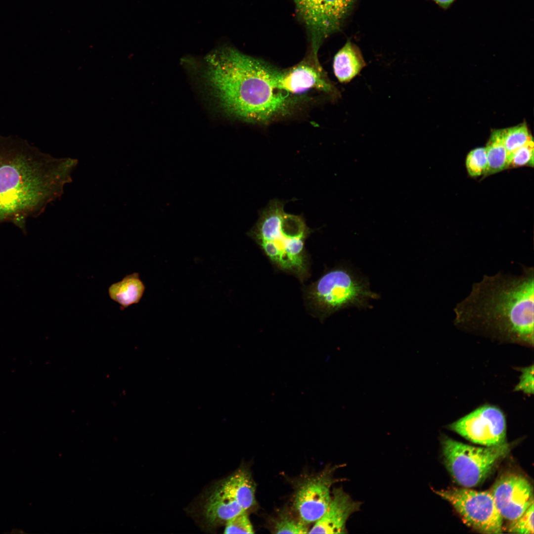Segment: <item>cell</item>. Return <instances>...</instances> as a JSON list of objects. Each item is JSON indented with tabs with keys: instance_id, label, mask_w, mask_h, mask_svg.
<instances>
[{
	"instance_id": "ffe728a7",
	"label": "cell",
	"mask_w": 534,
	"mask_h": 534,
	"mask_svg": "<svg viewBox=\"0 0 534 534\" xmlns=\"http://www.w3.org/2000/svg\"><path fill=\"white\" fill-rule=\"evenodd\" d=\"M465 165L468 174L472 177L484 175L487 167V157L485 147H477L467 154Z\"/></svg>"
},
{
	"instance_id": "8fae6325",
	"label": "cell",
	"mask_w": 534,
	"mask_h": 534,
	"mask_svg": "<svg viewBox=\"0 0 534 534\" xmlns=\"http://www.w3.org/2000/svg\"><path fill=\"white\" fill-rule=\"evenodd\" d=\"M277 80L278 89L293 96L311 89L327 93L332 92L334 89L320 65L317 55L311 51L296 65L279 70Z\"/></svg>"
},
{
	"instance_id": "2e32d148",
	"label": "cell",
	"mask_w": 534,
	"mask_h": 534,
	"mask_svg": "<svg viewBox=\"0 0 534 534\" xmlns=\"http://www.w3.org/2000/svg\"><path fill=\"white\" fill-rule=\"evenodd\" d=\"M145 289V285L140 279L139 273L134 272L111 284L108 292L109 298L118 303L123 311L132 305L138 304Z\"/></svg>"
},
{
	"instance_id": "9c48e42d",
	"label": "cell",
	"mask_w": 534,
	"mask_h": 534,
	"mask_svg": "<svg viewBox=\"0 0 534 534\" xmlns=\"http://www.w3.org/2000/svg\"><path fill=\"white\" fill-rule=\"evenodd\" d=\"M340 466L328 467L299 484L294 496V506L299 519L304 523L308 525L315 523L326 510L331 498V487L340 481L334 477L335 471Z\"/></svg>"
},
{
	"instance_id": "7c38bea8",
	"label": "cell",
	"mask_w": 534,
	"mask_h": 534,
	"mask_svg": "<svg viewBox=\"0 0 534 534\" xmlns=\"http://www.w3.org/2000/svg\"><path fill=\"white\" fill-rule=\"evenodd\" d=\"M354 0H315L306 25L312 49L318 50L323 40L339 28Z\"/></svg>"
},
{
	"instance_id": "7a4b0ae2",
	"label": "cell",
	"mask_w": 534,
	"mask_h": 534,
	"mask_svg": "<svg viewBox=\"0 0 534 534\" xmlns=\"http://www.w3.org/2000/svg\"><path fill=\"white\" fill-rule=\"evenodd\" d=\"M534 268L519 274L499 271L474 283L453 309L454 324L493 337L534 344Z\"/></svg>"
},
{
	"instance_id": "4fadbf2b",
	"label": "cell",
	"mask_w": 534,
	"mask_h": 534,
	"mask_svg": "<svg viewBox=\"0 0 534 534\" xmlns=\"http://www.w3.org/2000/svg\"><path fill=\"white\" fill-rule=\"evenodd\" d=\"M361 502L354 500L342 488H334L329 505L309 534H345L350 516L360 510Z\"/></svg>"
},
{
	"instance_id": "3957f363",
	"label": "cell",
	"mask_w": 534,
	"mask_h": 534,
	"mask_svg": "<svg viewBox=\"0 0 534 534\" xmlns=\"http://www.w3.org/2000/svg\"><path fill=\"white\" fill-rule=\"evenodd\" d=\"M63 168L26 140L0 135V223L25 231L26 220L59 194Z\"/></svg>"
},
{
	"instance_id": "d4e9b609",
	"label": "cell",
	"mask_w": 534,
	"mask_h": 534,
	"mask_svg": "<svg viewBox=\"0 0 534 534\" xmlns=\"http://www.w3.org/2000/svg\"><path fill=\"white\" fill-rule=\"evenodd\" d=\"M520 381L515 387V391H522L528 395L534 394V365L533 364L521 368Z\"/></svg>"
},
{
	"instance_id": "4316f807",
	"label": "cell",
	"mask_w": 534,
	"mask_h": 534,
	"mask_svg": "<svg viewBox=\"0 0 534 534\" xmlns=\"http://www.w3.org/2000/svg\"><path fill=\"white\" fill-rule=\"evenodd\" d=\"M440 6L444 9H446L455 0H433Z\"/></svg>"
},
{
	"instance_id": "52a82bcc",
	"label": "cell",
	"mask_w": 534,
	"mask_h": 534,
	"mask_svg": "<svg viewBox=\"0 0 534 534\" xmlns=\"http://www.w3.org/2000/svg\"><path fill=\"white\" fill-rule=\"evenodd\" d=\"M434 490L453 506L468 526L483 533H502L503 518L490 491L466 488Z\"/></svg>"
},
{
	"instance_id": "5b68a950",
	"label": "cell",
	"mask_w": 534,
	"mask_h": 534,
	"mask_svg": "<svg viewBox=\"0 0 534 534\" xmlns=\"http://www.w3.org/2000/svg\"><path fill=\"white\" fill-rule=\"evenodd\" d=\"M308 298L324 318L343 309L366 307L370 300L379 296L370 290L363 277L351 268L339 267L323 275L310 289Z\"/></svg>"
},
{
	"instance_id": "8992f818",
	"label": "cell",
	"mask_w": 534,
	"mask_h": 534,
	"mask_svg": "<svg viewBox=\"0 0 534 534\" xmlns=\"http://www.w3.org/2000/svg\"><path fill=\"white\" fill-rule=\"evenodd\" d=\"M445 466L454 481L465 488L482 483L498 461L509 452L506 442L499 445L478 447L451 439L442 443Z\"/></svg>"
},
{
	"instance_id": "7402d4cb",
	"label": "cell",
	"mask_w": 534,
	"mask_h": 534,
	"mask_svg": "<svg viewBox=\"0 0 534 534\" xmlns=\"http://www.w3.org/2000/svg\"><path fill=\"white\" fill-rule=\"evenodd\" d=\"M534 141L531 140L516 150L509 159L508 168L534 166Z\"/></svg>"
},
{
	"instance_id": "484cf974",
	"label": "cell",
	"mask_w": 534,
	"mask_h": 534,
	"mask_svg": "<svg viewBox=\"0 0 534 534\" xmlns=\"http://www.w3.org/2000/svg\"><path fill=\"white\" fill-rule=\"evenodd\" d=\"M315 0H293L296 13L305 25H307L311 17Z\"/></svg>"
},
{
	"instance_id": "d6986e66",
	"label": "cell",
	"mask_w": 534,
	"mask_h": 534,
	"mask_svg": "<svg viewBox=\"0 0 534 534\" xmlns=\"http://www.w3.org/2000/svg\"><path fill=\"white\" fill-rule=\"evenodd\" d=\"M500 132L507 152L508 162L510 157L516 150L533 140L525 124L500 130Z\"/></svg>"
},
{
	"instance_id": "603a6c76",
	"label": "cell",
	"mask_w": 534,
	"mask_h": 534,
	"mask_svg": "<svg viewBox=\"0 0 534 534\" xmlns=\"http://www.w3.org/2000/svg\"><path fill=\"white\" fill-rule=\"evenodd\" d=\"M511 522L507 530L509 533L534 534V502L520 517Z\"/></svg>"
},
{
	"instance_id": "5bb4252c",
	"label": "cell",
	"mask_w": 534,
	"mask_h": 534,
	"mask_svg": "<svg viewBox=\"0 0 534 534\" xmlns=\"http://www.w3.org/2000/svg\"><path fill=\"white\" fill-rule=\"evenodd\" d=\"M234 495L220 482L213 488L203 506V515L213 526L225 524L234 516L245 512Z\"/></svg>"
},
{
	"instance_id": "44dd1931",
	"label": "cell",
	"mask_w": 534,
	"mask_h": 534,
	"mask_svg": "<svg viewBox=\"0 0 534 534\" xmlns=\"http://www.w3.org/2000/svg\"><path fill=\"white\" fill-rule=\"evenodd\" d=\"M274 529L276 534H307L309 530L308 524L299 518H293L285 514L280 515L275 522Z\"/></svg>"
},
{
	"instance_id": "30bf717a",
	"label": "cell",
	"mask_w": 534,
	"mask_h": 534,
	"mask_svg": "<svg viewBox=\"0 0 534 534\" xmlns=\"http://www.w3.org/2000/svg\"><path fill=\"white\" fill-rule=\"evenodd\" d=\"M490 491L502 518L510 521L520 517L534 502L531 484L519 474L501 476Z\"/></svg>"
},
{
	"instance_id": "cb8c5ba5",
	"label": "cell",
	"mask_w": 534,
	"mask_h": 534,
	"mask_svg": "<svg viewBox=\"0 0 534 534\" xmlns=\"http://www.w3.org/2000/svg\"><path fill=\"white\" fill-rule=\"evenodd\" d=\"M224 534H253V526L246 511L226 522Z\"/></svg>"
},
{
	"instance_id": "e0dca14e",
	"label": "cell",
	"mask_w": 534,
	"mask_h": 534,
	"mask_svg": "<svg viewBox=\"0 0 534 534\" xmlns=\"http://www.w3.org/2000/svg\"><path fill=\"white\" fill-rule=\"evenodd\" d=\"M221 482L234 495L245 511L255 504L256 485L246 470H238Z\"/></svg>"
},
{
	"instance_id": "277c9868",
	"label": "cell",
	"mask_w": 534,
	"mask_h": 534,
	"mask_svg": "<svg viewBox=\"0 0 534 534\" xmlns=\"http://www.w3.org/2000/svg\"><path fill=\"white\" fill-rule=\"evenodd\" d=\"M284 204L270 200L248 234L278 267L302 276L307 270L305 242L312 230L302 215L286 213Z\"/></svg>"
},
{
	"instance_id": "ac0fdd59",
	"label": "cell",
	"mask_w": 534,
	"mask_h": 534,
	"mask_svg": "<svg viewBox=\"0 0 534 534\" xmlns=\"http://www.w3.org/2000/svg\"><path fill=\"white\" fill-rule=\"evenodd\" d=\"M485 148L487 167L485 176L495 174L508 169L507 152L503 142L500 130L492 131Z\"/></svg>"
},
{
	"instance_id": "ba28073f",
	"label": "cell",
	"mask_w": 534,
	"mask_h": 534,
	"mask_svg": "<svg viewBox=\"0 0 534 534\" xmlns=\"http://www.w3.org/2000/svg\"><path fill=\"white\" fill-rule=\"evenodd\" d=\"M449 428L469 441L486 446L506 442L505 415L491 405L479 407L450 424Z\"/></svg>"
},
{
	"instance_id": "9a60e30c",
	"label": "cell",
	"mask_w": 534,
	"mask_h": 534,
	"mask_svg": "<svg viewBox=\"0 0 534 534\" xmlns=\"http://www.w3.org/2000/svg\"><path fill=\"white\" fill-rule=\"evenodd\" d=\"M365 66L366 62L360 52L350 41L337 52L333 62L334 75L341 83L350 82Z\"/></svg>"
},
{
	"instance_id": "6da1fadb",
	"label": "cell",
	"mask_w": 534,
	"mask_h": 534,
	"mask_svg": "<svg viewBox=\"0 0 534 534\" xmlns=\"http://www.w3.org/2000/svg\"><path fill=\"white\" fill-rule=\"evenodd\" d=\"M203 79L226 115L266 124L290 114L298 98L278 89L279 70L234 47L220 46L204 58Z\"/></svg>"
}]
</instances>
